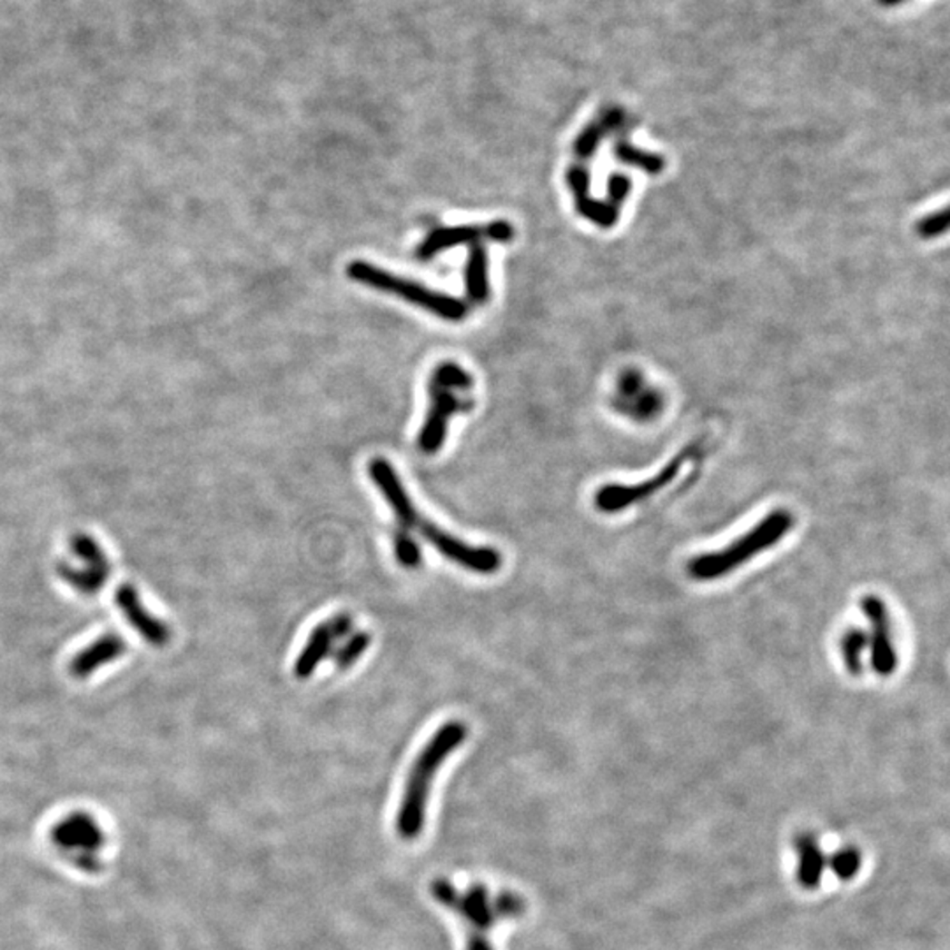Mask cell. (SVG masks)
I'll use <instances>...</instances> for the list:
<instances>
[{
    "mask_svg": "<svg viewBox=\"0 0 950 950\" xmlns=\"http://www.w3.org/2000/svg\"><path fill=\"white\" fill-rule=\"evenodd\" d=\"M368 474L375 482L377 490L384 497L386 503L391 507L396 529L418 533L430 546H433L444 559L463 567L469 572L490 576L497 574L502 567V555L493 548L470 546L465 540L450 535L433 521H428L421 516L418 507L409 497L401 479L396 474L394 467L384 458H375L368 463Z\"/></svg>",
    "mask_w": 950,
    "mask_h": 950,
    "instance_id": "1",
    "label": "cell"
},
{
    "mask_svg": "<svg viewBox=\"0 0 950 950\" xmlns=\"http://www.w3.org/2000/svg\"><path fill=\"white\" fill-rule=\"evenodd\" d=\"M352 625H354L352 616L347 615V613H340V615L319 623L310 632L305 648L302 649V653L298 655V658L294 662V674L300 679L310 678L324 658L332 657L336 641L351 636Z\"/></svg>",
    "mask_w": 950,
    "mask_h": 950,
    "instance_id": "9",
    "label": "cell"
},
{
    "mask_svg": "<svg viewBox=\"0 0 950 950\" xmlns=\"http://www.w3.org/2000/svg\"><path fill=\"white\" fill-rule=\"evenodd\" d=\"M488 895V889L480 886L470 889L467 895H456L452 886L446 880L433 884V896L442 905L456 908L467 923L474 925L469 950H491L488 944V936H484V931H488V927L495 923L497 917H516L525 912V903L520 896L507 893L499 899L497 905H493Z\"/></svg>",
    "mask_w": 950,
    "mask_h": 950,
    "instance_id": "5",
    "label": "cell"
},
{
    "mask_svg": "<svg viewBox=\"0 0 950 950\" xmlns=\"http://www.w3.org/2000/svg\"><path fill=\"white\" fill-rule=\"evenodd\" d=\"M454 391L458 390L428 382V394L431 401L418 437V448L424 454H435L442 449L448 439L449 421L452 420L454 414L470 412L474 409V400L460 398Z\"/></svg>",
    "mask_w": 950,
    "mask_h": 950,
    "instance_id": "6",
    "label": "cell"
},
{
    "mask_svg": "<svg viewBox=\"0 0 950 950\" xmlns=\"http://www.w3.org/2000/svg\"><path fill=\"white\" fill-rule=\"evenodd\" d=\"M127 646L125 641L116 634H106L99 638L95 643L90 644L80 651L69 666V671L74 678H86L97 671L104 664H112L113 660L120 658L125 653Z\"/></svg>",
    "mask_w": 950,
    "mask_h": 950,
    "instance_id": "12",
    "label": "cell"
},
{
    "mask_svg": "<svg viewBox=\"0 0 950 950\" xmlns=\"http://www.w3.org/2000/svg\"><path fill=\"white\" fill-rule=\"evenodd\" d=\"M349 279L368 285L375 291L388 292L392 296H398L411 305L422 308L426 312H431L439 319L460 322L469 315V305L450 294L439 292L435 289H430L422 283L414 280L398 277L391 272L382 270L381 266H375L366 261H352L347 266Z\"/></svg>",
    "mask_w": 950,
    "mask_h": 950,
    "instance_id": "4",
    "label": "cell"
},
{
    "mask_svg": "<svg viewBox=\"0 0 950 950\" xmlns=\"http://www.w3.org/2000/svg\"><path fill=\"white\" fill-rule=\"evenodd\" d=\"M392 549H394V557L401 567L411 569V570L420 567L421 559H422L421 546L416 542V539L411 531L394 529L392 530Z\"/></svg>",
    "mask_w": 950,
    "mask_h": 950,
    "instance_id": "20",
    "label": "cell"
},
{
    "mask_svg": "<svg viewBox=\"0 0 950 950\" xmlns=\"http://www.w3.org/2000/svg\"><path fill=\"white\" fill-rule=\"evenodd\" d=\"M514 236V227L507 221H493L490 224L452 225L431 231L418 247V257L426 261L435 257L440 252L448 251L458 245H470L477 242H510Z\"/></svg>",
    "mask_w": 950,
    "mask_h": 950,
    "instance_id": "7",
    "label": "cell"
},
{
    "mask_svg": "<svg viewBox=\"0 0 950 950\" xmlns=\"http://www.w3.org/2000/svg\"><path fill=\"white\" fill-rule=\"evenodd\" d=\"M56 572L65 583H69L71 587L76 588L84 595L97 593L108 583L110 574H112V570H99V569H92V567L74 569L67 563H58Z\"/></svg>",
    "mask_w": 950,
    "mask_h": 950,
    "instance_id": "15",
    "label": "cell"
},
{
    "mask_svg": "<svg viewBox=\"0 0 950 950\" xmlns=\"http://www.w3.org/2000/svg\"><path fill=\"white\" fill-rule=\"evenodd\" d=\"M370 643H371V639H370L368 632H358V634L347 636L343 644L338 646L332 653L336 668L340 671H347L352 664H356L363 657Z\"/></svg>",
    "mask_w": 950,
    "mask_h": 950,
    "instance_id": "19",
    "label": "cell"
},
{
    "mask_svg": "<svg viewBox=\"0 0 950 950\" xmlns=\"http://www.w3.org/2000/svg\"><path fill=\"white\" fill-rule=\"evenodd\" d=\"M71 551L82 559L84 567L99 569V570H112L108 557L101 549V546L86 533H76L71 539Z\"/></svg>",
    "mask_w": 950,
    "mask_h": 950,
    "instance_id": "17",
    "label": "cell"
},
{
    "mask_svg": "<svg viewBox=\"0 0 950 950\" xmlns=\"http://www.w3.org/2000/svg\"><path fill=\"white\" fill-rule=\"evenodd\" d=\"M878 2H880L882 5H887V7H891V5H896V4H901L903 0H878Z\"/></svg>",
    "mask_w": 950,
    "mask_h": 950,
    "instance_id": "22",
    "label": "cell"
},
{
    "mask_svg": "<svg viewBox=\"0 0 950 950\" xmlns=\"http://www.w3.org/2000/svg\"><path fill=\"white\" fill-rule=\"evenodd\" d=\"M861 608L871 623V666L876 674L891 676L897 669V651L887 606L876 595H866Z\"/></svg>",
    "mask_w": 950,
    "mask_h": 950,
    "instance_id": "10",
    "label": "cell"
},
{
    "mask_svg": "<svg viewBox=\"0 0 950 950\" xmlns=\"http://www.w3.org/2000/svg\"><path fill=\"white\" fill-rule=\"evenodd\" d=\"M114 602H116L118 609L125 616V619L131 623V627L146 643L152 644L155 648H163L169 643L171 630H169L168 625L144 609L136 588L129 583H124L122 587L116 588Z\"/></svg>",
    "mask_w": 950,
    "mask_h": 950,
    "instance_id": "11",
    "label": "cell"
},
{
    "mask_svg": "<svg viewBox=\"0 0 950 950\" xmlns=\"http://www.w3.org/2000/svg\"><path fill=\"white\" fill-rule=\"evenodd\" d=\"M792 525V514L787 509H777L764 520H760L752 530L736 539L727 548L696 557L688 563V572L694 579L699 581H713L724 578L737 567L755 559L757 555L777 546L790 531Z\"/></svg>",
    "mask_w": 950,
    "mask_h": 950,
    "instance_id": "3",
    "label": "cell"
},
{
    "mask_svg": "<svg viewBox=\"0 0 950 950\" xmlns=\"http://www.w3.org/2000/svg\"><path fill=\"white\" fill-rule=\"evenodd\" d=\"M465 289L467 298L474 305L488 303L491 296L490 289V259L488 249L482 242L470 243L469 261L465 266Z\"/></svg>",
    "mask_w": 950,
    "mask_h": 950,
    "instance_id": "14",
    "label": "cell"
},
{
    "mask_svg": "<svg viewBox=\"0 0 950 950\" xmlns=\"http://www.w3.org/2000/svg\"><path fill=\"white\" fill-rule=\"evenodd\" d=\"M794 848L797 854V884L807 891H815L822 884L827 867L826 854L820 848L818 839L810 833H803L794 839Z\"/></svg>",
    "mask_w": 950,
    "mask_h": 950,
    "instance_id": "13",
    "label": "cell"
},
{
    "mask_svg": "<svg viewBox=\"0 0 950 950\" xmlns=\"http://www.w3.org/2000/svg\"><path fill=\"white\" fill-rule=\"evenodd\" d=\"M469 728L460 720H449L439 727L430 741L422 747L407 777L403 788V799L396 815V831L407 841L420 836L426 816V803L430 788L440 766L449 755L463 745Z\"/></svg>",
    "mask_w": 950,
    "mask_h": 950,
    "instance_id": "2",
    "label": "cell"
},
{
    "mask_svg": "<svg viewBox=\"0 0 950 950\" xmlns=\"http://www.w3.org/2000/svg\"><path fill=\"white\" fill-rule=\"evenodd\" d=\"M430 382L446 386L450 390H460V391L474 390V377L465 368H461L460 364L452 363V361L439 364L433 370Z\"/></svg>",
    "mask_w": 950,
    "mask_h": 950,
    "instance_id": "18",
    "label": "cell"
},
{
    "mask_svg": "<svg viewBox=\"0 0 950 950\" xmlns=\"http://www.w3.org/2000/svg\"><path fill=\"white\" fill-rule=\"evenodd\" d=\"M683 456H676L669 465H666L660 472L648 480L638 482V484H606L595 493V507L600 512L606 514H616L625 509H630L636 503L644 502L646 499L653 497L655 493L662 491L668 484H671L679 472V467L683 463Z\"/></svg>",
    "mask_w": 950,
    "mask_h": 950,
    "instance_id": "8",
    "label": "cell"
},
{
    "mask_svg": "<svg viewBox=\"0 0 950 950\" xmlns=\"http://www.w3.org/2000/svg\"><path fill=\"white\" fill-rule=\"evenodd\" d=\"M827 866L838 876L841 882H850L857 876L863 866V856L861 850L854 845H846L838 848L827 861Z\"/></svg>",
    "mask_w": 950,
    "mask_h": 950,
    "instance_id": "16",
    "label": "cell"
},
{
    "mask_svg": "<svg viewBox=\"0 0 950 950\" xmlns=\"http://www.w3.org/2000/svg\"><path fill=\"white\" fill-rule=\"evenodd\" d=\"M866 634L861 630H850L843 639V653L845 662L850 672H859L861 669V657L867 648Z\"/></svg>",
    "mask_w": 950,
    "mask_h": 950,
    "instance_id": "21",
    "label": "cell"
}]
</instances>
